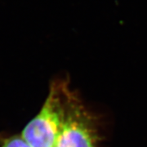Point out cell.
Here are the masks:
<instances>
[{"mask_svg":"<svg viewBox=\"0 0 147 147\" xmlns=\"http://www.w3.org/2000/svg\"><path fill=\"white\" fill-rule=\"evenodd\" d=\"M94 130L84 109L68 100L55 147H95Z\"/></svg>","mask_w":147,"mask_h":147,"instance_id":"cell-2","label":"cell"},{"mask_svg":"<svg viewBox=\"0 0 147 147\" xmlns=\"http://www.w3.org/2000/svg\"><path fill=\"white\" fill-rule=\"evenodd\" d=\"M1 147H33L22 136H13L7 139Z\"/></svg>","mask_w":147,"mask_h":147,"instance_id":"cell-3","label":"cell"},{"mask_svg":"<svg viewBox=\"0 0 147 147\" xmlns=\"http://www.w3.org/2000/svg\"><path fill=\"white\" fill-rule=\"evenodd\" d=\"M63 110L58 88H53L40 112L28 123L21 136L33 147H55L62 125Z\"/></svg>","mask_w":147,"mask_h":147,"instance_id":"cell-1","label":"cell"}]
</instances>
